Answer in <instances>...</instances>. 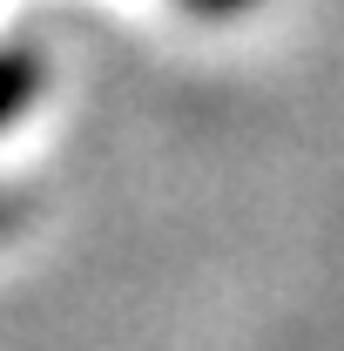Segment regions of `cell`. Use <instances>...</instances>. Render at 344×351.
<instances>
[{
    "mask_svg": "<svg viewBox=\"0 0 344 351\" xmlns=\"http://www.w3.org/2000/svg\"><path fill=\"white\" fill-rule=\"evenodd\" d=\"M196 7H216V14H230V7H243V0H196Z\"/></svg>",
    "mask_w": 344,
    "mask_h": 351,
    "instance_id": "cell-1",
    "label": "cell"
}]
</instances>
